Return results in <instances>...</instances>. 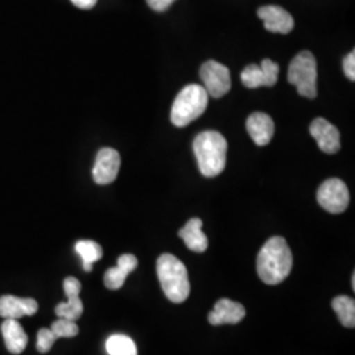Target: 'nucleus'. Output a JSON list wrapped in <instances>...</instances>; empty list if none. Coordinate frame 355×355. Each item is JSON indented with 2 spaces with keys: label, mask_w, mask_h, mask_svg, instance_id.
I'll return each instance as SVG.
<instances>
[{
  "label": "nucleus",
  "mask_w": 355,
  "mask_h": 355,
  "mask_svg": "<svg viewBox=\"0 0 355 355\" xmlns=\"http://www.w3.org/2000/svg\"><path fill=\"white\" fill-rule=\"evenodd\" d=\"M245 315L246 311L243 305L229 299H221L216 303L215 309L208 315V321L212 325L239 324Z\"/></svg>",
  "instance_id": "4468645a"
},
{
  "label": "nucleus",
  "mask_w": 355,
  "mask_h": 355,
  "mask_svg": "<svg viewBox=\"0 0 355 355\" xmlns=\"http://www.w3.org/2000/svg\"><path fill=\"white\" fill-rule=\"evenodd\" d=\"M227 150L228 142L216 130H207L196 136L193 140V152L204 177H217L224 171L227 165Z\"/></svg>",
  "instance_id": "f03ea898"
},
{
  "label": "nucleus",
  "mask_w": 355,
  "mask_h": 355,
  "mask_svg": "<svg viewBox=\"0 0 355 355\" xmlns=\"http://www.w3.org/2000/svg\"><path fill=\"white\" fill-rule=\"evenodd\" d=\"M129 275L127 271H124L123 268H120L119 266L111 267L105 271L104 274V286L108 288V290H119L124 286L125 279Z\"/></svg>",
  "instance_id": "4be33fe9"
},
{
  "label": "nucleus",
  "mask_w": 355,
  "mask_h": 355,
  "mask_svg": "<svg viewBox=\"0 0 355 355\" xmlns=\"http://www.w3.org/2000/svg\"><path fill=\"white\" fill-rule=\"evenodd\" d=\"M51 330L53 334L58 338H73L78 336L79 328L76 324V321L66 320V318H58L51 324Z\"/></svg>",
  "instance_id": "412c9836"
},
{
  "label": "nucleus",
  "mask_w": 355,
  "mask_h": 355,
  "mask_svg": "<svg viewBox=\"0 0 355 355\" xmlns=\"http://www.w3.org/2000/svg\"><path fill=\"white\" fill-rule=\"evenodd\" d=\"M242 85L248 89H258L262 86H266L265 74L261 69V66L257 64H249L243 69L241 73Z\"/></svg>",
  "instance_id": "aec40b11"
},
{
  "label": "nucleus",
  "mask_w": 355,
  "mask_h": 355,
  "mask_svg": "<svg viewBox=\"0 0 355 355\" xmlns=\"http://www.w3.org/2000/svg\"><path fill=\"white\" fill-rule=\"evenodd\" d=\"M246 129L252 140L258 146H266L274 137L275 125L272 119L263 112L250 114L246 121Z\"/></svg>",
  "instance_id": "ddd939ff"
},
{
  "label": "nucleus",
  "mask_w": 355,
  "mask_h": 355,
  "mask_svg": "<svg viewBox=\"0 0 355 355\" xmlns=\"http://www.w3.org/2000/svg\"><path fill=\"white\" fill-rule=\"evenodd\" d=\"M261 69L265 74L266 79V87H272L278 82V76H279V64L272 62L271 60H263L261 64Z\"/></svg>",
  "instance_id": "5701e85b"
},
{
  "label": "nucleus",
  "mask_w": 355,
  "mask_h": 355,
  "mask_svg": "<svg viewBox=\"0 0 355 355\" xmlns=\"http://www.w3.org/2000/svg\"><path fill=\"white\" fill-rule=\"evenodd\" d=\"M312 137L318 141V148L327 154H336L341 149L340 130L330 124L328 120L318 117L315 119L309 127Z\"/></svg>",
  "instance_id": "1a4fd4ad"
},
{
  "label": "nucleus",
  "mask_w": 355,
  "mask_h": 355,
  "mask_svg": "<svg viewBox=\"0 0 355 355\" xmlns=\"http://www.w3.org/2000/svg\"><path fill=\"white\" fill-rule=\"evenodd\" d=\"M76 253L80 255L83 261V268L87 272L92 270V263H95L103 257L102 246L98 242L91 241V240L76 242Z\"/></svg>",
  "instance_id": "a211bd4d"
},
{
  "label": "nucleus",
  "mask_w": 355,
  "mask_h": 355,
  "mask_svg": "<svg viewBox=\"0 0 355 355\" xmlns=\"http://www.w3.org/2000/svg\"><path fill=\"white\" fill-rule=\"evenodd\" d=\"M318 202L330 214H343L350 203V195L341 179L325 180L318 191Z\"/></svg>",
  "instance_id": "423d86ee"
},
{
  "label": "nucleus",
  "mask_w": 355,
  "mask_h": 355,
  "mask_svg": "<svg viewBox=\"0 0 355 355\" xmlns=\"http://www.w3.org/2000/svg\"><path fill=\"white\" fill-rule=\"evenodd\" d=\"M292 261V253L287 241L283 237H271L258 254V275L266 284H279L290 275Z\"/></svg>",
  "instance_id": "f257e3e1"
},
{
  "label": "nucleus",
  "mask_w": 355,
  "mask_h": 355,
  "mask_svg": "<svg viewBox=\"0 0 355 355\" xmlns=\"http://www.w3.org/2000/svg\"><path fill=\"white\" fill-rule=\"evenodd\" d=\"M200 78L208 96L220 99L227 95L232 87L230 73L227 66L216 61H207L200 67Z\"/></svg>",
  "instance_id": "0eeeda50"
},
{
  "label": "nucleus",
  "mask_w": 355,
  "mask_h": 355,
  "mask_svg": "<svg viewBox=\"0 0 355 355\" xmlns=\"http://www.w3.org/2000/svg\"><path fill=\"white\" fill-rule=\"evenodd\" d=\"M331 306L341 321L343 327L354 328L355 327V303L349 296H337L333 299Z\"/></svg>",
  "instance_id": "f3484780"
},
{
  "label": "nucleus",
  "mask_w": 355,
  "mask_h": 355,
  "mask_svg": "<svg viewBox=\"0 0 355 355\" xmlns=\"http://www.w3.org/2000/svg\"><path fill=\"white\" fill-rule=\"evenodd\" d=\"M157 274L166 297L173 303H183L190 295L187 268L173 254H162L157 261Z\"/></svg>",
  "instance_id": "7ed1b4c3"
},
{
  "label": "nucleus",
  "mask_w": 355,
  "mask_h": 355,
  "mask_svg": "<svg viewBox=\"0 0 355 355\" xmlns=\"http://www.w3.org/2000/svg\"><path fill=\"white\" fill-rule=\"evenodd\" d=\"M202 227L203 221L198 217H193L179 230V237L184 241L190 250L196 253H204L208 248V239L204 234Z\"/></svg>",
  "instance_id": "dca6fc26"
},
{
  "label": "nucleus",
  "mask_w": 355,
  "mask_h": 355,
  "mask_svg": "<svg viewBox=\"0 0 355 355\" xmlns=\"http://www.w3.org/2000/svg\"><path fill=\"white\" fill-rule=\"evenodd\" d=\"M80 288H82L80 282L74 277H69L64 280V290L67 296V302L55 306V315L58 318L76 321L82 316L83 303L79 297Z\"/></svg>",
  "instance_id": "9d476101"
},
{
  "label": "nucleus",
  "mask_w": 355,
  "mask_h": 355,
  "mask_svg": "<svg viewBox=\"0 0 355 355\" xmlns=\"http://www.w3.org/2000/svg\"><path fill=\"white\" fill-rule=\"evenodd\" d=\"M352 287H353V290H355V272H353V275H352Z\"/></svg>",
  "instance_id": "c85d7f7f"
},
{
  "label": "nucleus",
  "mask_w": 355,
  "mask_h": 355,
  "mask_svg": "<svg viewBox=\"0 0 355 355\" xmlns=\"http://www.w3.org/2000/svg\"><path fill=\"white\" fill-rule=\"evenodd\" d=\"M110 355H137V347L132 338L124 334H114L105 343Z\"/></svg>",
  "instance_id": "6ab92c4d"
},
{
  "label": "nucleus",
  "mask_w": 355,
  "mask_h": 355,
  "mask_svg": "<svg viewBox=\"0 0 355 355\" xmlns=\"http://www.w3.org/2000/svg\"><path fill=\"white\" fill-rule=\"evenodd\" d=\"M121 165L120 154L112 148H103L95 159L92 168V178L98 184H110L117 178Z\"/></svg>",
  "instance_id": "6e6552de"
},
{
  "label": "nucleus",
  "mask_w": 355,
  "mask_h": 355,
  "mask_svg": "<svg viewBox=\"0 0 355 355\" xmlns=\"http://www.w3.org/2000/svg\"><path fill=\"white\" fill-rule=\"evenodd\" d=\"M343 71L345 76H347L350 80H355V51H353L350 54L346 55L343 60Z\"/></svg>",
  "instance_id": "a878e982"
},
{
  "label": "nucleus",
  "mask_w": 355,
  "mask_h": 355,
  "mask_svg": "<svg viewBox=\"0 0 355 355\" xmlns=\"http://www.w3.org/2000/svg\"><path fill=\"white\" fill-rule=\"evenodd\" d=\"M257 15L259 19L263 20L267 31L272 32V33L287 35L291 32L295 26V21H293L291 15L279 6L261 7Z\"/></svg>",
  "instance_id": "9b49d317"
},
{
  "label": "nucleus",
  "mask_w": 355,
  "mask_h": 355,
  "mask_svg": "<svg viewBox=\"0 0 355 355\" xmlns=\"http://www.w3.org/2000/svg\"><path fill=\"white\" fill-rule=\"evenodd\" d=\"M137 265H139V261L133 254H124V255L119 257V259H117V266L123 268L124 271H127L128 274H130L137 267Z\"/></svg>",
  "instance_id": "393cba45"
},
{
  "label": "nucleus",
  "mask_w": 355,
  "mask_h": 355,
  "mask_svg": "<svg viewBox=\"0 0 355 355\" xmlns=\"http://www.w3.org/2000/svg\"><path fill=\"white\" fill-rule=\"evenodd\" d=\"M208 105V94L199 85H189L178 94L171 108V123L175 127H187L204 114Z\"/></svg>",
  "instance_id": "20e7f679"
},
{
  "label": "nucleus",
  "mask_w": 355,
  "mask_h": 355,
  "mask_svg": "<svg viewBox=\"0 0 355 355\" xmlns=\"http://www.w3.org/2000/svg\"><path fill=\"white\" fill-rule=\"evenodd\" d=\"M55 341H57V337L53 334L51 329L38 330L37 350L40 353H42V354L48 353Z\"/></svg>",
  "instance_id": "b1692460"
},
{
  "label": "nucleus",
  "mask_w": 355,
  "mask_h": 355,
  "mask_svg": "<svg viewBox=\"0 0 355 355\" xmlns=\"http://www.w3.org/2000/svg\"><path fill=\"white\" fill-rule=\"evenodd\" d=\"M288 82L297 89L299 95L308 99L318 96V62L311 51H302L292 60Z\"/></svg>",
  "instance_id": "39448f33"
},
{
  "label": "nucleus",
  "mask_w": 355,
  "mask_h": 355,
  "mask_svg": "<svg viewBox=\"0 0 355 355\" xmlns=\"http://www.w3.org/2000/svg\"><path fill=\"white\" fill-rule=\"evenodd\" d=\"M1 333H3L6 347L11 354H21L26 350L28 336L17 320L6 318L4 322L1 324Z\"/></svg>",
  "instance_id": "2eb2a0df"
},
{
  "label": "nucleus",
  "mask_w": 355,
  "mask_h": 355,
  "mask_svg": "<svg viewBox=\"0 0 355 355\" xmlns=\"http://www.w3.org/2000/svg\"><path fill=\"white\" fill-rule=\"evenodd\" d=\"M98 0H71V3L80 8V10H91L92 7H95Z\"/></svg>",
  "instance_id": "cd10ccee"
},
{
  "label": "nucleus",
  "mask_w": 355,
  "mask_h": 355,
  "mask_svg": "<svg viewBox=\"0 0 355 355\" xmlns=\"http://www.w3.org/2000/svg\"><path fill=\"white\" fill-rule=\"evenodd\" d=\"M174 1L175 0H146L148 6L157 12H165Z\"/></svg>",
  "instance_id": "bb28decb"
},
{
  "label": "nucleus",
  "mask_w": 355,
  "mask_h": 355,
  "mask_svg": "<svg viewBox=\"0 0 355 355\" xmlns=\"http://www.w3.org/2000/svg\"><path fill=\"white\" fill-rule=\"evenodd\" d=\"M38 311L37 302L29 297H17L4 295L0 297V318L19 320L24 316H33Z\"/></svg>",
  "instance_id": "f8f14e48"
}]
</instances>
